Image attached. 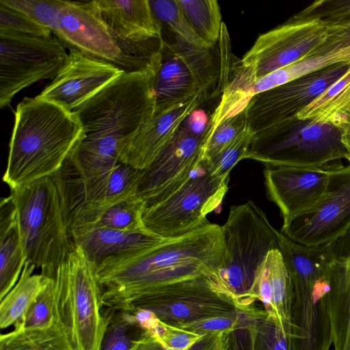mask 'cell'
I'll return each mask as SVG.
<instances>
[{
  "instance_id": "6da1fadb",
  "label": "cell",
  "mask_w": 350,
  "mask_h": 350,
  "mask_svg": "<svg viewBox=\"0 0 350 350\" xmlns=\"http://www.w3.org/2000/svg\"><path fill=\"white\" fill-rule=\"evenodd\" d=\"M225 254L222 226L207 221L150 250L106 263L96 269L102 306L118 308L157 287L201 275L216 283Z\"/></svg>"
},
{
  "instance_id": "7a4b0ae2",
  "label": "cell",
  "mask_w": 350,
  "mask_h": 350,
  "mask_svg": "<svg viewBox=\"0 0 350 350\" xmlns=\"http://www.w3.org/2000/svg\"><path fill=\"white\" fill-rule=\"evenodd\" d=\"M69 160L57 172L11 191L26 262L52 276L75 247L72 221L82 198L78 176Z\"/></svg>"
},
{
  "instance_id": "3957f363",
  "label": "cell",
  "mask_w": 350,
  "mask_h": 350,
  "mask_svg": "<svg viewBox=\"0 0 350 350\" xmlns=\"http://www.w3.org/2000/svg\"><path fill=\"white\" fill-rule=\"evenodd\" d=\"M83 131L75 113L36 96L25 97L14 113L3 180L11 191L59 171Z\"/></svg>"
},
{
  "instance_id": "277c9868",
  "label": "cell",
  "mask_w": 350,
  "mask_h": 350,
  "mask_svg": "<svg viewBox=\"0 0 350 350\" xmlns=\"http://www.w3.org/2000/svg\"><path fill=\"white\" fill-rule=\"evenodd\" d=\"M278 245L293 285L290 350H329L327 299L333 259L329 244L306 246L280 234Z\"/></svg>"
},
{
  "instance_id": "5b68a950",
  "label": "cell",
  "mask_w": 350,
  "mask_h": 350,
  "mask_svg": "<svg viewBox=\"0 0 350 350\" xmlns=\"http://www.w3.org/2000/svg\"><path fill=\"white\" fill-rule=\"evenodd\" d=\"M160 60L144 69L124 72L74 111L83 128L81 142L121 153L154 114V81Z\"/></svg>"
},
{
  "instance_id": "8992f818",
  "label": "cell",
  "mask_w": 350,
  "mask_h": 350,
  "mask_svg": "<svg viewBox=\"0 0 350 350\" xmlns=\"http://www.w3.org/2000/svg\"><path fill=\"white\" fill-rule=\"evenodd\" d=\"M221 226L226 254L216 283L239 305L250 306L258 271L267 254L279 248V231L251 200L232 206Z\"/></svg>"
},
{
  "instance_id": "52a82bcc",
  "label": "cell",
  "mask_w": 350,
  "mask_h": 350,
  "mask_svg": "<svg viewBox=\"0 0 350 350\" xmlns=\"http://www.w3.org/2000/svg\"><path fill=\"white\" fill-rule=\"evenodd\" d=\"M55 319L74 350H99L105 329L96 269L75 245L68 260L51 276Z\"/></svg>"
},
{
  "instance_id": "ba28073f",
  "label": "cell",
  "mask_w": 350,
  "mask_h": 350,
  "mask_svg": "<svg viewBox=\"0 0 350 350\" xmlns=\"http://www.w3.org/2000/svg\"><path fill=\"white\" fill-rule=\"evenodd\" d=\"M342 130L294 116L256 132L246 159L271 165L323 167L345 158Z\"/></svg>"
},
{
  "instance_id": "9c48e42d",
  "label": "cell",
  "mask_w": 350,
  "mask_h": 350,
  "mask_svg": "<svg viewBox=\"0 0 350 350\" xmlns=\"http://www.w3.org/2000/svg\"><path fill=\"white\" fill-rule=\"evenodd\" d=\"M228 189V178L213 175L202 160L170 193L145 206L144 226L163 239L184 235L208 221L207 215L221 205Z\"/></svg>"
},
{
  "instance_id": "30bf717a",
  "label": "cell",
  "mask_w": 350,
  "mask_h": 350,
  "mask_svg": "<svg viewBox=\"0 0 350 350\" xmlns=\"http://www.w3.org/2000/svg\"><path fill=\"white\" fill-rule=\"evenodd\" d=\"M244 307L212 279L201 275L157 287L118 308L146 310L161 321L178 327L233 314Z\"/></svg>"
},
{
  "instance_id": "8fae6325",
  "label": "cell",
  "mask_w": 350,
  "mask_h": 350,
  "mask_svg": "<svg viewBox=\"0 0 350 350\" xmlns=\"http://www.w3.org/2000/svg\"><path fill=\"white\" fill-rule=\"evenodd\" d=\"M175 36L163 39L161 60L154 81L155 112L162 111L197 94L209 98V90H217L221 75V62L211 53Z\"/></svg>"
},
{
  "instance_id": "7c38bea8",
  "label": "cell",
  "mask_w": 350,
  "mask_h": 350,
  "mask_svg": "<svg viewBox=\"0 0 350 350\" xmlns=\"http://www.w3.org/2000/svg\"><path fill=\"white\" fill-rule=\"evenodd\" d=\"M0 108L21 90L43 79L53 80L68 57L51 34L36 37L0 31Z\"/></svg>"
},
{
  "instance_id": "4fadbf2b",
  "label": "cell",
  "mask_w": 350,
  "mask_h": 350,
  "mask_svg": "<svg viewBox=\"0 0 350 350\" xmlns=\"http://www.w3.org/2000/svg\"><path fill=\"white\" fill-rule=\"evenodd\" d=\"M350 226V164L335 161L326 189L309 209L283 221L280 232L306 246L327 244Z\"/></svg>"
},
{
  "instance_id": "5bb4252c",
  "label": "cell",
  "mask_w": 350,
  "mask_h": 350,
  "mask_svg": "<svg viewBox=\"0 0 350 350\" xmlns=\"http://www.w3.org/2000/svg\"><path fill=\"white\" fill-rule=\"evenodd\" d=\"M329 32L319 19L294 14L259 35L239 62L256 80L305 57L325 41Z\"/></svg>"
},
{
  "instance_id": "9a60e30c",
  "label": "cell",
  "mask_w": 350,
  "mask_h": 350,
  "mask_svg": "<svg viewBox=\"0 0 350 350\" xmlns=\"http://www.w3.org/2000/svg\"><path fill=\"white\" fill-rule=\"evenodd\" d=\"M349 66L350 62L333 64L254 96L246 107L248 126L256 133L297 116Z\"/></svg>"
},
{
  "instance_id": "2e32d148",
  "label": "cell",
  "mask_w": 350,
  "mask_h": 350,
  "mask_svg": "<svg viewBox=\"0 0 350 350\" xmlns=\"http://www.w3.org/2000/svg\"><path fill=\"white\" fill-rule=\"evenodd\" d=\"M54 35L65 47L113 64L124 72L144 69L131 61L113 38L96 0H63Z\"/></svg>"
},
{
  "instance_id": "e0dca14e",
  "label": "cell",
  "mask_w": 350,
  "mask_h": 350,
  "mask_svg": "<svg viewBox=\"0 0 350 350\" xmlns=\"http://www.w3.org/2000/svg\"><path fill=\"white\" fill-rule=\"evenodd\" d=\"M203 160V139L183 124L167 146L142 170L135 196L145 206L157 202L175 189Z\"/></svg>"
},
{
  "instance_id": "ac0fdd59",
  "label": "cell",
  "mask_w": 350,
  "mask_h": 350,
  "mask_svg": "<svg viewBox=\"0 0 350 350\" xmlns=\"http://www.w3.org/2000/svg\"><path fill=\"white\" fill-rule=\"evenodd\" d=\"M124 72L113 64L69 49L58 74L38 96L74 112Z\"/></svg>"
},
{
  "instance_id": "d6986e66",
  "label": "cell",
  "mask_w": 350,
  "mask_h": 350,
  "mask_svg": "<svg viewBox=\"0 0 350 350\" xmlns=\"http://www.w3.org/2000/svg\"><path fill=\"white\" fill-rule=\"evenodd\" d=\"M333 163L323 167L265 165L267 193L280 209L283 221L307 211L320 199Z\"/></svg>"
},
{
  "instance_id": "ffe728a7",
  "label": "cell",
  "mask_w": 350,
  "mask_h": 350,
  "mask_svg": "<svg viewBox=\"0 0 350 350\" xmlns=\"http://www.w3.org/2000/svg\"><path fill=\"white\" fill-rule=\"evenodd\" d=\"M203 94H197L162 111L154 112L125 144L120 162L137 169H147L174 138L185 119L206 100Z\"/></svg>"
},
{
  "instance_id": "44dd1931",
  "label": "cell",
  "mask_w": 350,
  "mask_h": 350,
  "mask_svg": "<svg viewBox=\"0 0 350 350\" xmlns=\"http://www.w3.org/2000/svg\"><path fill=\"white\" fill-rule=\"evenodd\" d=\"M74 244L95 269L111 261L157 247L163 239L147 230H121L99 227L72 228Z\"/></svg>"
},
{
  "instance_id": "7402d4cb",
  "label": "cell",
  "mask_w": 350,
  "mask_h": 350,
  "mask_svg": "<svg viewBox=\"0 0 350 350\" xmlns=\"http://www.w3.org/2000/svg\"><path fill=\"white\" fill-rule=\"evenodd\" d=\"M325 41L305 57L247 83L245 92L250 97L323 69L350 62V31L329 29Z\"/></svg>"
},
{
  "instance_id": "603a6c76",
  "label": "cell",
  "mask_w": 350,
  "mask_h": 350,
  "mask_svg": "<svg viewBox=\"0 0 350 350\" xmlns=\"http://www.w3.org/2000/svg\"><path fill=\"white\" fill-rule=\"evenodd\" d=\"M254 301H260L265 310L275 316L290 335L293 285L279 248L271 250L260 267L251 292Z\"/></svg>"
},
{
  "instance_id": "cb8c5ba5",
  "label": "cell",
  "mask_w": 350,
  "mask_h": 350,
  "mask_svg": "<svg viewBox=\"0 0 350 350\" xmlns=\"http://www.w3.org/2000/svg\"><path fill=\"white\" fill-rule=\"evenodd\" d=\"M25 262L16 209L9 196L0 203V300L16 284Z\"/></svg>"
},
{
  "instance_id": "d4e9b609",
  "label": "cell",
  "mask_w": 350,
  "mask_h": 350,
  "mask_svg": "<svg viewBox=\"0 0 350 350\" xmlns=\"http://www.w3.org/2000/svg\"><path fill=\"white\" fill-rule=\"evenodd\" d=\"M327 302L334 350H350V267L334 260Z\"/></svg>"
},
{
  "instance_id": "484cf974",
  "label": "cell",
  "mask_w": 350,
  "mask_h": 350,
  "mask_svg": "<svg viewBox=\"0 0 350 350\" xmlns=\"http://www.w3.org/2000/svg\"><path fill=\"white\" fill-rule=\"evenodd\" d=\"M350 113V66L347 72L297 115L301 120L332 124L342 130Z\"/></svg>"
},
{
  "instance_id": "4316f807",
  "label": "cell",
  "mask_w": 350,
  "mask_h": 350,
  "mask_svg": "<svg viewBox=\"0 0 350 350\" xmlns=\"http://www.w3.org/2000/svg\"><path fill=\"white\" fill-rule=\"evenodd\" d=\"M142 172L141 170L119 162L100 190L90 201L79 203L73 217L95 213L135 196Z\"/></svg>"
},
{
  "instance_id": "83f0119b",
  "label": "cell",
  "mask_w": 350,
  "mask_h": 350,
  "mask_svg": "<svg viewBox=\"0 0 350 350\" xmlns=\"http://www.w3.org/2000/svg\"><path fill=\"white\" fill-rule=\"evenodd\" d=\"M144 201L135 196L93 214L73 217L72 228L99 227L121 230H146Z\"/></svg>"
},
{
  "instance_id": "f1b7e54d",
  "label": "cell",
  "mask_w": 350,
  "mask_h": 350,
  "mask_svg": "<svg viewBox=\"0 0 350 350\" xmlns=\"http://www.w3.org/2000/svg\"><path fill=\"white\" fill-rule=\"evenodd\" d=\"M105 329L99 350H132L147 329L127 309L103 307Z\"/></svg>"
},
{
  "instance_id": "f546056e",
  "label": "cell",
  "mask_w": 350,
  "mask_h": 350,
  "mask_svg": "<svg viewBox=\"0 0 350 350\" xmlns=\"http://www.w3.org/2000/svg\"><path fill=\"white\" fill-rule=\"evenodd\" d=\"M36 267L26 262L20 278L11 290L1 299L0 327L5 329L15 323L38 295L46 280L42 274H34Z\"/></svg>"
},
{
  "instance_id": "4dcf8cb0",
  "label": "cell",
  "mask_w": 350,
  "mask_h": 350,
  "mask_svg": "<svg viewBox=\"0 0 350 350\" xmlns=\"http://www.w3.org/2000/svg\"><path fill=\"white\" fill-rule=\"evenodd\" d=\"M0 350H74L62 327L55 321L42 329H14L0 336Z\"/></svg>"
},
{
  "instance_id": "1f68e13d",
  "label": "cell",
  "mask_w": 350,
  "mask_h": 350,
  "mask_svg": "<svg viewBox=\"0 0 350 350\" xmlns=\"http://www.w3.org/2000/svg\"><path fill=\"white\" fill-rule=\"evenodd\" d=\"M176 1L193 30L213 49L219 42L224 23L217 1Z\"/></svg>"
},
{
  "instance_id": "d6a6232c",
  "label": "cell",
  "mask_w": 350,
  "mask_h": 350,
  "mask_svg": "<svg viewBox=\"0 0 350 350\" xmlns=\"http://www.w3.org/2000/svg\"><path fill=\"white\" fill-rule=\"evenodd\" d=\"M149 2L160 24L167 26L176 37L196 47L212 49L193 30L176 0H149Z\"/></svg>"
},
{
  "instance_id": "836d02e7",
  "label": "cell",
  "mask_w": 350,
  "mask_h": 350,
  "mask_svg": "<svg viewBox=\"0 0 350 350\" xmlns=\"http://www.w3.org/2000/svg\"><path fill=\"white\" fill-rule=\"evenodd\" d=\"M55 304L54 281L52 278L46 277L42 288L23 317L15 323L14 329H42L51 326L56 321Z\"/></svg>"
},
{
  "instance_id": "e575fe53",
  "label": "cell",
  "mask_w": 350,
  "mask_h": 350,
  "mask_svg": "<svg viewBox=\"0 0 350 350\" xmlns=\"http://www.w3.org/2000/svg\"><path fill=\"white\" fill-rule=\"evenodd\" d=\"M247 126L246 107L220 122L203 142V161L211 163Z\"/></svg>"
},
{
  "instance_id": "d590c367",
  "label": "cell",
  "mask_w": 350,
  "mask_h": 350,
  "mask_svg": "<svg viewBox=\"0 0 350 350\" xmlns=\"http://www.w3.org/2000/svg\"><path fill=\"white\" fill-rule=\"evenodd\" d=\"M295 14L318 18L329 29L350 31V0L316 1Z\"/></svg>"
},
{
  "instance_id": "8d00e7d4",
  "label": "cell",
  "mask_w": 350,
  "mask_h": 350,
  "mask_svg": "<svg viewBox=\"0 0 350 350\" xmlns=\"http://www.w3.org/2000/svg\"><path fill=\"white\" fill-rule=\"evenodd\" d=\"M254 350H290L289 334L265 310H258Z\"/></svg>"
},
{
  "instance_id": "74e56055",
  "label": "cell",
  "mask_w": 350,
  "mask_h": 350,
  "mask_svg": "<svg viewBox=\"0 0 350 350\" xmlns=\"http://www.w3.org/2000/svg\"><path fill=\"white\" fill-rule=\"evenodd\" d=\"M55 33L63 0H0Z\"/></svg>"
},
{
  "instance_id": "f35d334b",
  "label": "cell",
  "mask_w": 350,
  "mask_h": 350,
  "mask_svg": "<svg viewBox=\"0 0 350 350\" xmlns=\"http://www.w3.org/2000/svg\"><path fill=\"white\" fill-rule=\"evenodd\" d=\"M254 135L255 133L247 126L211 163L206 162L212 174L218 178H228L236 164L246 159Z\"/></svg>"
},
{
  "instance_id": "ab89813d",
  "label": "cell",
  "mask_w": 350,
  "mask_h": 350,
  "mask_svg": "<svg viewBox=\"0 0 350 350\" xmlns=\"http://www.w3.org/2000/svg\"><path fill=\"white\" fill-rule=\"evenodd\" d=\"M148 332L165 347L173 350H188L205 335L167 324L157 317L152 320Z\"/></svg>"
},
{
  "instance_id": "60d3db41",
  "label": "cell",
  "mask_w": 350,
  "mask_h": 350,
  "mask_svg": "<svg viewBox=\"0 0 350 350\" xmlns=\"http://www.w3.org/2000/svg\"><path fill=\"white\" fill-rule=\"evenodd\" d=\"M0 31L17 34L48 37L52 32L23 13L0 3Z\"/></svg>"
},
{
  "instance_id": "b9f144b4",
  "label": "cell",
  "mask_w": 350,
  "mask_h": 350,
  "mask_svg": "<svg viewBox=\"0 0 350 350\" xmlns=\"http://www.w3.org/2000/svg\"><path fill=\"white\" fill-rule=\"evenodd\" d=\"M258 310L250 306L240 323L228 333L226 350H254Z\"/></svg>"
},
{
  "instance_id": "7bdbcfd3",
  "label": "cell",
  "mask_w": 350,
  "mask_h": 350,
  "mask_svg": "<svg viewBox=\"0 0 350 350\" xmlns=\"http://www.w3.org/2000/svg\"><path fill=\"white\" fill-rule=\"evenodd\" d=\"M227 333L205 334L188 350H226ZM132 350H173L165 347L154 335L147 331Z\"/></svg>"
},
{
  "instance_id": "ee69618b",
  "label": "cell",
  "mask_w": 350,
  "mask_h": 350,
  "mask_svg": "<svg viewBox=\"0 0 350 350\" xmlns=\"http://www.w3.org/2000/svg\"><path fill=\"white\" fill-rule=\"evenodd\" d=\"M249 307H244L239 312L233 314L204 319L183 325L178 327L199 334L230 332L240 323Z\"/></svg>"
},
{
  "instance_id": "f6af8a7d",
  "label": "cell",
  "mask_w": 350,
  "mask_h": 350,
  "mask_svg": "<svg viewBox=\"0 0 350 350\" xmlns=\"http://www.w3.org/2000/svg\"><path fill=\"white\" fill-rule=\"evenodd\" d=\"M329 245L334 260H350V226Z\"/></svg>"
},
{
  "instance_id": "bcb514c9",
  "label": "cell",
  "mask_w": 350,
  "mask_h": 350,
  "mask_svg": "<svg viewBox=\"0 0 350 350\" xmlns=\"http://www.w3.org/2000/svg\"><path fill=\"white\" fill-rule=\"evenodd\" d=\"M341 142L345 149V158L350 164V113L342 128Z\"/></svg>"
}]
</instances>
